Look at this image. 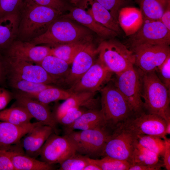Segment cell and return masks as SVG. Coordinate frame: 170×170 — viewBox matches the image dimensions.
I'll use <instances>...</instances> for the list:
<instances>
[{
    "label": "cell",
    "mask_w": 170,
    "mask_h": 170,
    "mask_svg": "<svg viewBox=\"0 0 170 170\" xmlns=\"http://www.w3.org/2000/svg\"><path fill=\"white\" fill-rule=\"evenodd\" d=\"M159 156L142 146L138 141L132 157L131 164L154 165L160 162Z\"/></svg>",
    "instance_id": "obj_33"
},
{
    "label": "cell",
    "mask_w": 170,
    "mask_h": 170,
    "mask_svg": "<svg viewBox=\"0 0 170 170\" xmlns=\"http://www.w3.org/2000/svg\"><path fill=\"white\" fill-rule=\"evenodd\" d=\"M51 48L47 45H35L29 41L16 39L2 52L7 57L38 64L51 55Z\"/></svg>",
    "instance_id": "obj_14"
},
{
    "label": "cell",
    "mask_w": 170,
    "mask_h": 170,
    "mask_svg": "<svg viewBox=\"0 0 170 170\" xmlns=\"http://www.w3.org/2000/svg\"><path fill=\"white\" fill-rule=\"evenodd\" d=\"M19 13L0 18V52H3L17 39L19 23Z\"/></svg>",
    "instance_id": "obj_22"
},
{
    "label": "cell",
    "mask_w": 170,
    "mask_h": 170,
    "mask_svg": "<svg viewBox=\"0 0 170 170\" xmlns=\"http://www.w3.org/2000/svg\"><path fill=\"white\" fill-rule=\"evenodd\" d=\"M102 112L107 126L116 128L117 125L134 115L126 99L110 80L100 91Z\"/></svg>",
    "instance_id": "obj_4"
},
{
    "label": "cell",
    "mask_w": 170,
    "mask_h": 170,
    "mask_svg": "<svg viewBox=\"0 0 170 170\" xmlns=\"http://www.w3.org/2000/svg\"><path fill=\"white\" fill-rule=\"evenodd\" d=\"M0 170H15L7 151L0 150Z\"/></svg>",
    "instance_id": "obj_42"
},
{
    "label": "cell",
    "mask_w": 170,
    "mask_h": 170,
    "mask_svg": "<svg viewBox=\"0 0 170 170\" xmlns=\"http://www.w3.org/2000/svg\"><path fill=\"white\" fill-rule=\"evenodd\" d=\"M62 16L76 21L103 39H112L118 35L116 32L98 22L84 10L80 7L72 8L68 14H62Z\"/></svg>",
    "instance_id": "obj_20"
},
{
    "label": "cell",
    "mask_w": 170,
    "mask_h": 170,
    "mask_svg": "<svg viewBox=\"0 0 170 170\" xmlns=\"http://www.w3.org/2000/svg\"><path fill=\"white\" fill-rule=\"evenodd\" d=\"M13 93L14 98L16 101L14 105L25 108L33 118L43 124L51 127L54 133L58 134L57 123L48 105L26 96L18 91Z\"/></svg>",
    "instance_id": "obj_15"
},
{
    "label": "cell",
    "mask_w": 170,
    "mask_h": 170,
    "mask_svg": "<svg viewBox=\"0 0 170 170\" xmlns=\"http://www.w3.org/2000/svg\"><path fill=\"white\" fill-rule=\"evenodd\" d=\"M14 98L13 93L0 87V111L3 110Z\"/></svg>",
    "instance_id": "obj_44"
},
{
    "label": "cell",
    "mask_w": 170,
    "mask_h": 170,
    "mask_svg": "<svg viewBox=\"0 0 170 170\" xmlns=\"http://www.w3.org/2000/svg\"><path fill=\"white\" fill-rule=\"evenodd\" d=\"M72 4L75 5H77L80 2L81 0H69Z\"/></svg>",
    "instance_id": "obj_50"
},
{
    "label": "cell",
    "mask_w": 170,
    "mask_h": 170,
    "mask_svg": "<svg viewBox=\"0 0 170 170\" xmlns=\"http://www.w3.org/2000/svg\"><path fill=\"white\" fill-rule=\"evenodd\" d=\"M81 147L79 154L89 157L102 156L106 142L111 134L106 128L80 131Z\"/></svg>",
    "instance_id": "obj_18"
},
{
    "label": "cell",
    "mask_w": 170,
    "mask_h": 170,
    "mask_svg": "<svg viewBox=\"0 0 170 170\" xmlns=\"http://www.w3.org/2000/svg\"><path fill=\"white\" fill-rule=\"evenodd\" d=\"M95 0L108 10L114 19L117 21L120 10L130 1H131V0Z\"/></svg>",
    "instance_id": "obj_38"
},
{
    "label": "cell",
    "mask_w": 170,
    "mask_h": 170,
    "mask_svg": "<svg viewBox=\"0 0 170 170\" xmlns=\"http://www.w3.org/2000/svg\"><path fill=\"white\" fill-rule=\"evenodd\" d=\"M92 39L91 38L52 47L51 48V55L63 60L69 65L72 63L78 53L87 45L92 42Z\"/></svg>",
    "instance_id": "obj_29"
},
{
    "label": "cell",
    "mask_w": 170,
    "mask_h": 170,
    "mask_svg": "<svg viewBox=\"0 0 170 170\" xmlns=\"http://www.w3.org/2000/svg\"><path fill=\"white\" fill-rule=\"evenodd\" d=\"M159 20L170 31V7L164 12Z\"/></svg>",
    "instance_id": "obj_47"
},
{
    "label": "cell",
    "mask_w": 170,
    "mask_h": 170,
    "mask_svg": "<svg viewBox=\"0 0 170 170\" xmlns=\"http://www.w3.org/2000/svg\"><path fill=\"white\" fill-rule=\"evenodd\" d=\"M15 170H52V165L26 155L23 149L7 151Z\"/></svg>",
    "instance_id": "obj_25"
},
{
    "label": "cell",
    "mask_w": 170,
    "mask_h": 170,
    "mask_svg": "<svg viewBox=\"0 0 170 170\" xmlns=\"http://www.w3.org/2000/svg\"><path fill=\"white\" fill-rule=\"evenodd\" d=\"M90 157L76 153L60 164L59 170H83Z\"/></svg>",
    "instance_id": "obj_35"
},
{
    "label": "cell",
    "mask_w": 170,
    "mask_h": 170,
    "mask_svg": "<svg viewBox=\"0 0 170 170\" xmlns=\"http://www.w3.org/2000/svg\"><path fill=\"white\" fill-rule=\"evenodd\" d=\"M25 0H0V18L5 15L19 13Z\"/></svg>",
    "instance_id": "obj_37"
},
{
    "label": "cell",
    "mask_w": 170,
    "mask_h": 170,
    "mask_svg": "<svg viewBox=\"0 0 170 170\" xmlns=\"http://www.w3.org/2000/svg\"><path fill=\"white\" fill-rule=\"evenodd\" d=\"M94 160L101 170H128L131 163L127 161L119 160L108 156Z\"/></svg>",
    "instance_id": "obj_36"
},
{
    "label": "cell",
    "mask_w": 170,
    "mask_h": 170,
    "mask_svg": "<svg viewBox=\"0 0 170 170\" xmlns=\"http://www.w3.org/2000/svg\"><path fill=\"white\" fill-rule=\"evenodd\" d=\"M134 65L116 75L114 83L128 102L134 116L144 112L141 74Z\"/></svg>",
    "instance_id": "obj_6"
},
{
    "label": "cell",
    "mask_w": 170,
    "mask_h": 170,
    "mask_svg": "<svg viewBox=\"0 0 170 170\" xmlns=\"http://www.w3.org/2000/svg\"><path fill=\"white\" fill-rule=\"evenodd\" d=\"M6 57L7 63L8 79L10 77H14L33 82L58 86L57 81L40 65Z\"/></svg>",
    "instance_id": "obj_11"
},
{
    "label": "cell",
    "mask_w": 170,
    "mask_h": 170,
    "mask_svg": "<svg viewBox=\"0 0 170 170\" xmlns=\"http://www.w3.org/2000/svg\"><path fill=\"white\" fill-rule=\"evenodd\" d=\"M50 7L25 0L20 11L17 40L30 41L44 33L49 26L62 14Z\"/></svg>",
    "instance_id": "obj_1"
},
{
    "label": "cell",
    "mask_w": 170,
    "mask_h": 170,
    "mask_svg": "<svg viewBox=\"0 0 170 170\" xmlns=\"http://www.w3.org/2000/svg\"><path fill=\"white\" fill-rule=\"evenodd\" d=\"M97 54V48L92 42L87 45L75 58L69 73L62 85L71 88L76 84L95 62Z\"/></svg>",
    "instance_id": "obj_16"
},
{
    "label": "cell",
    "mask_w": 170,
    "mask_h": 170,
    "mask_svg": "<svg viewBox=\"0 0 170 170\" xmlns=\"http://www.w3.org/2000/svg\"><path fill=\"white\" fill-rule=\"evenodd\" d=\"M35 3L51 8L63 12L67 8V5L62 0H32Z\"/></svg>",
    "instance_id": "obj_41"
},
{
    "label": "cell",
    "mask_w": 170,
    "mask_h": 170,
    "mask_svg": "<svg viewBox=\"0 0 170 170\" xmlns=\"http://www.w3.org/2000/svg\"><path fill=\"white\" fill-rule=\"evenodd\" d=\"M8 80L10 87L18 91L26 94L37 93L55 86L54 85L33 82L12 77L8 78Z\"/></svg>",
    "instance_id": "obj_32"
},
{
    "label": "cell",
    "mask_w": 170,
    "mask_h": 170,
    "mask_svg": "<svg viewBox=\"0 0 170 170\" xmlns=\"http://www.w3.org/2000/svg\"><path fill=\"white\" fill-rule=\"evenodd\" d=\"M138 143L142 146L156 154L163 156L165 148L164 139L159 137L147 135H136Z\"/></svg>",
    "instance_id": "obj_34"
},
{
    "label": "cell",
    "mask_w": 170,
    "mask_h": 170,
    "mask_svg": "<svg viewBox=\"0 0 170 170\" xmlns=\"http://www.w3.org/2000/svg\"><path fill=\"white\" fill-rule=\"evenodd\" d=\"M50 127L40 123L33 127L23 137L21 143L26 155L36 158L44 143L53 133Z\"/></svg>",
    "instance_id": "obj_19"
},
{
    "label": "cell",
    "mask_w": 170,
    "mask_h": 170,
    "mask_svg": "<svg viewBox=\"0 0 170 170\" xmlns=\"http://www.w3.org/2000/svg\"><path fill=\"white\" fill-rule=\"evenodd\" d=\"M83 170H101L96 163L94 159L90 158L89 162Z\"/></svg>",
    "instance_id": "obj_48"
},
{
    "label": "cell",
    "mask_w": 170,
    "mask_h": 170,
    "mask_svg": "<svg viewBox=\"0 0 170 170\" xmlns=\"http://www.w3.org/2000/svg\"><path fill=\"white\" fill-rule=\"evenodd\" d=\"M113 72L98 59L80 79L68 89L72 93H96L111 80Z\"/></svg>",
    "instance_id": "obj_13"
},
{
    "label": "cell",
    "mask_w": 170,
    "mask_h": 170,
    "mask_svg": "<svg viewBox=\"0 0 170 170\" xmlns=\"http://www.w3.org/2000/svg\"><path fill=\"white\" fill-rule=\"evenodd\" d=\"M167 134H170V121L167 122L166 127Z\"/></svg>",
    "instance_id": "obj_49"
},
{
    "label": "cell",
    "mask_w": 170,
    "mask_h": 170,
    "mask_svg": "<svg viewBox=\"0 0 170 170\" xmlns=\"http://www.w3.org/2000/svg\"><path fill=\"white\" fill-rule=\"evenodd\" d=\"M136 135H147L165 139L167 135V122L158 115L146 114L132 117L117 125Z\"/></svg>",
    "instance_id": "obj_8"
},
{
    "label": "cell",
    "mask_w": 170,
    "mask_h": 170,
    "mask_svg": "<svg viewBox=\"0 0 170 170\" xmlns=\"http://www.w3.org/2000/svg\"><path fill=\"white\" fill-rule=\"evenodd\" d=\"M81 107H76L69 109L57 122L65 127L71 126L86 111Z\"/></svg>",
    "instance_id": "obj_39"
},
{
    "label": "cell",
    "mask_w": 170,
    "mask_h": 170,
    "mask_svg": "<svg viewBox=\"0 0 170 170\" xmlns=\"http://www.w3.org/2000/svg\"><path fill=\"white\" fill-rule=\"evenodd\" d=\"M129 49L135 56L134 65L144 72L155 71L170 55L169 45H167L143 44Z\"/></svg>",
    "instance_id": "obj_10"
},
{
    "label": "cell",
    "mask_w": 170,
    "mask_h": 170,
    "mask_svg": "<svg viewBox=\"0 0 170 170\" xmlns=\"http://www.w3.org/2000/svg\"><path fill=\"white\" fill-rule=\"evenodd\" d=\"M8 71L7 59L5 55L0 52V85L8 80Z\"/></svg>",
    "instance_id": "obj_43"
},
{
    "label": "cell",
    "mask_w": 170,
    "mask_h": 170,
    "mask_svg": "<svg viewBox=\"0 0 170 170\" xmlns=\"http://www.w3.org/2000/svg\"><path fill=\"white\" fill-rule=\"evenodd\" d=\"M28 111L24 108L18 105L0 111V121L6 122L14 125L23 126L31 123L33 118Z\"/></svg>",
    "instance_id": "obj_31"
},
{
    "label": "cell",
    "mask_w": 170,
    "mask_h": 170,
    "mask_svg": "<svg viewBox=\"0 0 170 170\" xmlns=\"http://www.w3.org/2000/svg\"><path fill=\"white\" fill-rule=\"evenodd\" d=\"M47 72L58 82V86L62 85L63 81L68 75L70 69L65 61L52 55L46 57L40 63Z\"/></svg>",
    "instance_id": "obj_26"
},
{
    "label": "cell",
    "mask_w": 170,
    "mask_h": 170,
    "mask_svg": "<svg viewBox=\"0 0 170 170\" xmlns=\"http://www.w3.org/2000/svg\"><path fill=\"white\" fill-rule=\"evenodd\" d=\"M76 153L75 146L66 135L60 136L53 133L44 143L39 156L42 161L53 165L60 164Z\"/></svg>",
    "instance_id": "obj_12"
},
{
    "label": "cell",
    "mask_w": 170,
    "mask_h": 170,
    "mask_svg": "<svg viewBox=\"0 0 170 170\" xmlns=\"http://www.w3.org/2000/svg\"><path fill=\"white\" fill-rule=\"evenodd\" d=\"M84 10L98 22L118 34L121 28L118 22L109 11L95 0H83L80 7Z\"/></svg>",
    "instance_id": "obj_21"
},
{
    "label": "cell",
    "mask_w": 170,
    "mask_h": 170,
    "mask_svg": "<svg viewBox=\"0 0 170 170\" xmlns=\"http://www.w3.org/2000/svg\"><path fill=\"white\" fill-rule=\"evenodd\" d=\"M95 93L88 92L73 93L71 96L65 100L52 112L54 118L56 123H57L59 119L70 109L82 106L90 102L95 95Z\"/></svg>",
    "instance_id": "obj_28"
},
{
    "label": "cell",
    "mask_w": 170,
    "mask_h": 170,
    "mask_svg": "<svg viewBox=\"0 0 170 170\" xmlns=\"http://www.w3.org/2000/svg\"><path fill=\"white\" fill-rule=\"evenodd\" d=\"M163 166L160 162L151 165L131 164L128 170H159Z\"/></svg>",
    "instance_id": "obj_46"
},
{
    "label": "cell",
    "mask_w": 170,
    "mask_h": 170,
    "mask_svg": "<svg viewBox=\"0 0 170 170\" xmlns=\"http://www.w3.org/2000/svg\"><path fill=\"white\" fill-rule=\"evenodd\" d=\"M129 37L125 44L129 49L143 44H170V31L159 20L143 19L139 30Z\"/></svg>",
    "instance_id": "obj_7"
},
{
    "label": "cell",
    "mask_w": 170,
    "mask_h": 170,
    "mask_svg": "<svg viewBox=\"0 0 170 170\" xmlns=\"http://www.w3.org/2000/svg\"><path fill=\"white\" fill-rule=\"evenodd\" d=\"M19 91L26 96L46 105L54 101L65 100L73 93L69 90L63 89L55 86L36 93L26 94Z\"/></svg>",
    "instance_id": "obj_30"
},
{
    "label": "cell",
    "mask_w": 170,
    "mask_h": 170,
    "mask_svg": "<svg viewBox=\"0 0 170 170\" xmlns=\"http://www.w3.org/2000/svg\"><path fill=\"white\" fill-rule=\"evenodd\" d=\"M115 128L106 143L102 156L127 161L131 163L138 142L137 135L124 129Z\"/></svg>",
    "instance_id": "obj_9"
},
{
    "label": "cell",
    "mask_w": 170,
    "mask_h": 170,
    "mask_svg": "<svg viewBox=\"0 0 170 170\" xmlns=\"http://www.w3.org/2000/svg\"><path fill=\"white\" fill-rule=\"evenodd\" d=\"M97 50L98 59L116 75L134 65L135 58L133 52L125 44L113 38L100 42Z\"/></svg>",
    "instance_id": "obj_5"
},
{
    "label": "cell",
    "mask_w": 170,
    "mask_h": 170,
    "mask_svg": "<svg viewBox=\"0 0 170 170\" xmlns=\"http://www.w3.org/2000/svg\"><path fill=\"white\" fill-rule=\"evenodd\" d=\"M165 148L163 157V166L167 170H170V139L166 138L164 139Z\"/></svg>",
    "instance_id": "obj_45"
},
{
    "label": "cell",
    "mask_w": 170,
    "mask_h": 170,
    "mask_svg": "<svg viewBox=\"0 0 170 170\" xmlns=\"http://www.w3.org/2000/svg\"><path fill=\"white\" fill-rule=\"evenodd\" d=\"M118 21L126 36L129 37L140 28L143 23V16L139 9L125 7L122 8L119 12Z\"/></svg>",
    "instance_id": "obj_24"
},
{
    "label": "cell",
    "mask_w": 170,
    "mask_h": 170,
    "mask_svg": "<svg viewBox=\"0 0 170 170\" xmlns=\"http://www.w3.org/2000/svg\"><path fill=\"white\" fill-rule=\"evenodd\" d=\"M106 123L100 110H86L71 126L65 128V134L76 129L84 130L106 128Z\"/></svg>",
    "instance_id": "obj_23"
},
{
    "label": "cell",
    "mask_w": 170,
    "mask_h": 170,
    "mask_svg": "<svg viewBox=\"0 0 170 170\" xmlns=\"http://www.w3.org/2000/svg\"><path fill=\"white\" fill-rule=\"evenodd\" d=\"M159 78L170 91V55L155 71Z\"/></svg>",
    "instance_id": "obj_40"
},
{
    "label": "cell",
    "mask_w": 170,
    "mask_h": 170,
    "mask_svg": "<svg viewBox=\"0 0 170 170\" xmlns=\"http://www.w3.org/2000/svg\"><path fill=\"white\" fill-rule=\"evenodd\" d=\"M139 5L143 19L159 20L170 7V0H133Z\"/></svg>",
    "instance_id": "obj_27"
},
{
    "label": "cell",
    "mask_w": 170,
    "mask_h": 170,
    "mask_svg": "<svg viewBox=\"0 0 170 170\" xmlns=\"http://www.w3.org/2000/svg\"><path fill=\"white\" fill-rule=\"evenodd\" d=\"M39 122L18 126L0 121V150L14 151L21 147L20 140Z\"/></svg>",
    "instance_id": "obj_17"
},
{
    "label": "cell",
    "mask_w": 170,
    "mask_h": 170,
    "mask_svg": "<svg viewBox=\"0 0 170 170\" xmlns=\"http://www.w3.org/2000/svg\"><path fill=\"white\" fill-rule=\"evenodd\" d=\"M91 31L62 14L49 26L44 33L29 42L36 45L46 44L53 47L93 38Z\"/></svg>",
    "instance_id": "obj_2"
},
{
    "label": "cell",
    "mask_w": 170,
    "mask_h": 170,
    "mask_svg": "<svg viewBox=\"0 0 170 170\" xmlns=\"http://www.w3.org/2000/svg\"><path fill=\"white\" fill-rule=\"evenodd\" d=\"M139 70L141 76L144 108L148 113L162 117L167 122L170 121V91L155 71L144 72Z\"/></svg>",
    "instance_id": "obj_3"
}]
</instances>
